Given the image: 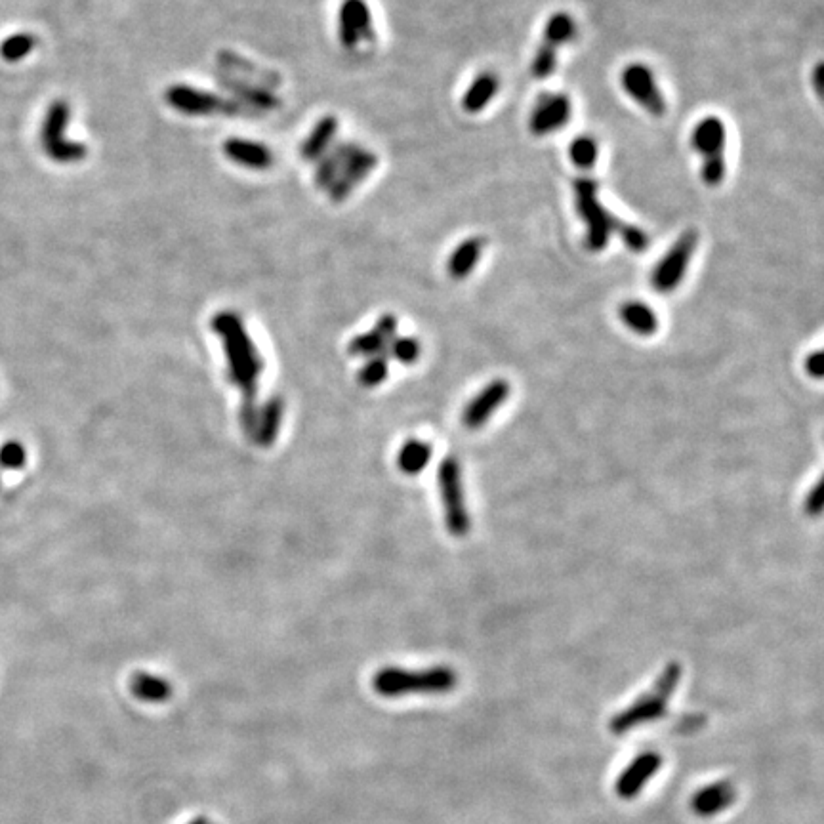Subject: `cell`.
<instances>
[{"label":"cell","instance_id":"obj_30","mask_svg":"<svg viewBox=\"0 0 824 824\" xmlns=\"http://www.w3.org/2000/svg\"><path fill=\"white\" fill-rule=\"evenodd\" d=\"M350 6L351 16L357 25L361 41H374V27H372L371 8L365 0H344Z\"/></svg>","mask_w":824,"mask_h":824},{"label":"cell","instance_id":"obj_29","mask_svg":"<svg viewBox=\"0 0 824 824\" xmlns=\"http://www.w3.org/2000/svg\"><path fill=\"white\" fill-rule=\"evenodd\" d=\"M390 372V361L386 353L372 355L371 359L365 363V367L359 371V382L365 388H376L380 386Z\"/></svg>","mask_w":824,"mask_h":824},{"label":"cell","instance_id":"obj_4","mask_svg":"<svg viewBox=\"0 0 824 824\" xmlns=\"http://www.w3.org/2000/svg\"><path fill=\"white\" fill-rule=\"evenodd\" d=\"M598 189V182L588 176H580L573 182L578 218L586 226V247L592 252L607 248L618 222L599 201Z\"/></svg>","mask_w":824,"mask_h":824},{"label":"cell","instance_id":"obj_6","mask_svg":"<svg viewBox=\"0 0 824 824\" xmlns=\"http://www.w3.org/2000/svg\"><path fill=\"white\" fill-rule=\"evenodd\" d=\"M71 121V107L65 100L50 103L41 126V145L44 155L60 165L79 163L86 157V145L65 138Z\"/></svg>","mask_w":824,"mask_h":824},{"label":"cell","instance_id":"obj_37","mask_svg":"<svg viewBox=\"0 0 824 824\" xmlns=\"http://www.w3.org/2000/svg\"><path fill=\"white\" fill-rule=\"evenodd\" d=\"M823 359V350H817L805 359V371H807L809 376H813V378H817V380H819V378H823Z\"/></svg>","mask_w":824,"mask_h":824},{"label":"cell","instance_id":"obj_18","mask_svg":"<svg viewBox=\"0 0 824 824\" xmlns=\"http://www.w3.org/2000/svg\"><path fill=\"white\" fill-rule=\"evenodd\" d=\"M283 416H285L283 397L281 395L269 397L268 401L258 409V424H256V432L252 435V441L262 449H269L279 437Z\"/></svg>","mask_w":824,"mask_h":824},{"label":"cell","instance_id":"obj_13","mask_svg":"<svg viewBox=\"0 0 824 824\" xmlns=\"http://www.w3.org/2000/svg\"><path fill=\"white\" fill-rule=\"evenodd\" d=\"M376 165H378L376 155H374L372 151H369V149L355 144L350 157H348V161L344 163L340 174L336 176V180H334L332 186L329 187L332 203H342V201H346V199L350 197L351 191L371 174L372 170L376 168Z\"/></svg>","mask_w":824,"mask_h":824},{"label":"cell","instance_id":"obj_17","mask_svg":"<svg viewBox=\"0 0 824 824\" xmlns=\"http://www.w3.org/2000/svg\"><path fill=\"white\" fill-rule=\"evenodd\" d=\"M737 798V788L731 781L708 784L695 792L691 798V809L697 817L710 819L723 813Z\"/></svg>","mask_w":824,"mask_h":824},{"label":"cell","instance_id":"obj_14","mask_svg":"<svg viewBox=\"0 0 824 824\" xmlns=\"http://www.w3.org/2000/svg\"><path fill=\"white\" fill-rule=\"evenodd\" d=\"M510 382L496 378L491 384H487L481 392L475 395L474 399L466 405L462 422L468 430H479L483 428L504 403L510 397Z\"/></svg>","mask_w":824,"mask_h":824},{"label":"cell","instance_id":"obj_8","mask_svg":"<svg viewBox=\"0 0 824 824\" xmlns=\"http://www.w3.org/2000/svg\"><path fill=\"white\" fill-rule=\"evenodd\" d=\"M577 37V23L571 14L556 12L544 25V35L531 63V73L538 81L550 79L557 69V54L561 46Z\"/></svg>","mask_w":824,"mask_h":824},{"label":"cell","instance_id":"obj_35","mask_svg":"<svg viewBox=\"0 0 824 824\" xmlns=\"http://www.w3.org/2000/svg\"><path fill=\"white\" fill-rule=\"evenodd\" d=\"M233 88L237 90V94L241 98H245L248 103H252L254 107H262V109H277L279 107V98L269 94L262 88H254V86H247V84H233Z\"/></svg>","mask_w":824,"mask_h":824},{"label":"cell","instance_id":"obj_21","mask_svg":"<svg viewBox=\"0 0 824 824\" xmlns=\"http://www.w3.org/2000/svg\"><path fill=\"white\" fill-rule=\"evenodd\" d=\"M500 81L498 75L493 71H483L474 79V83L468 86V90L462 96V107L466 113L475 115L481 113L489 103L493 102L498 94Z\"/></svg>","mask_w":824,"mask_h":824},{"label":"cell","instance_id":"obj_20","mask_svg":"<svg viewBox=\"0 0 824 824\" xmlns=\"http://www.w3.org/2000/svg\"><path fill=\"white\" fill-rule=\"evenodd\" d=\"M338 132V119L336 117H323L313 126L308 138L300 147V157L306 163H317L334 142V136Z\"/></svg>","mask_w":824,"mask_h":824},{"label":"cell","instance_id":"obj_28","mask_svg":"<svg viewBox=\"0 0 824 824\" xmlns=\"http://www.w3.org/2000/svg\"><path fill=\"white\" fill-rule=\"evenodd\" d=\"M569 155L571 161L577 168L582 170H590L592 166L598 163L599 159V145L592 136H577L573 140V144L569 147Z\"/></svg>","mask_w":824,"mask_h":824},{"label":"cell","instance_id":"obj_31","mask_svg":"<svg viewBox=\"0 0 824 824\" xmlns=\"http://www.w3.org/2000/svg\"><path fill=\"white\" fill-rule=\"evenodd\" d=\"M615 233H617L618 237L622 239V243L630 248L632 252H645V250L649 248V245H651L649 235H647L641 227L626 224V222H622V220H618Z\"/></svg>","mask_w":824,"mask_h":824},{"label":"cell","instance_id":"obj_12","mask_svg":"<svg viewBox=\"0 0 824 824\" xmlns=\"http://www.w3.org/2000/svg\"><path fill=\"white\" fill-rule=\"evenodd\" d=\"M571 115L573 103L567 94H544L538 98L531 111L529 130L536 138L554 134L563 126H567Z\"/></svg>","mask_w":824,"mask_h":824},{"label":"cell","instance_id":"obj_40","mask_svg":"<svg viewBox=\"0 0 824 824\" xmlns=\"http://www.w3.org/2000/svg\"><path fill=\"white\" fill-rule=\"evenodd\" d=\"M0 485H2V474H0Z\"/></svg>","mask_w":824,"mask_h":824},{"label":"cell","instance_id":"obj_3","mask_svg":"<svg viewBox=\"0 0 824 824\" xmlns=\"http://www.w3.org/2000/svg\"><path fill=\"white\" fill-rule=\"evenodd\" d=\"M681 676H683V668L680 662H668L649 693L641 695L628 708H624L622 712H618L611 718L609 731L620 737V735L630 733L639 725H647L651 721L660 720L668 710V701L674 697L680 685Z\"/></svg>","mask_w":824,"mask_h":824},{"label":"cell","instance_id":"obj_34","mask_svg":"<svg viewBox=\"0 0 824 824\" xmlns=\"http://www.w3.org/2000/svg\"><path fill=\"white\" fill-rule=\"evenodd\" d=\"M338 21H340V42H342V46L346 48V50H355L357 48V44L361 42V37H359V31H357V25H355V21H353V16H351L350 6L344 2L342 4V8H340V16H338Z\"/></svg>","mask_w":824,"mask_h":824},{"label":"cell","instance_id":"obj_33","mask_svg":"<svg viewBox=\"0 0 824 824\" xmlns=\"http://www.w3.org/2000/svg\"><path fill=\"white\" fill-rule=\"evenodd\" d=\"M27 462V451L20 441H6L0 447V468L2 470H21Z\"/></svg>","mask_w":824,"mask_h":824},{"label":"cell","instance_id":"obj_7","mask_svg":"<svg viewBox=\"0 0 824 824\" xmlns=\"http://www.w3.org/2000/svg\"><path fill=\"white\" fill-rule=\"evenodd\" d=\"M437 485L445 512V525L451 535L464 538L470 533V514L462 487V468L454 456L443 458L437 470Z\"/></svg>","mask_w":824,"mask_h":824},{"label":"cell","instance_id":"obj_26","mask_svg":"<svg viewBox=\"0 0 824 824\" xmlns=\"http://www.w3.org/2000/svg\"><path fill=\"white\" fill-rule=\"evenodd\" d=\"M433 449L422 439H409L397 456V466L405 475H418L432 460Z\"/></svg>","mask_w":824,"mask_h":824},{"label":"cell","instance_id":"obj_16","mask_svg":"<svg viewBox=\"0 0 824 824\" xmlns=\"http://www.w3.org/2000/svg\"><path fill=\"white\" fill-rule=\"evenodd\" d=\"M397 317L392 313L382 315L374 329L369 332H363L359 336H355L348 346V351L353 357H372V355H380L386 353L388 346L392 344L393 338L397 336Z\"/></svg>","mask_w":824,"mask_h":824},{"label":"cell","instance_id":"obj_22","mask_svg":"<svg viewBox=\"0 0 824 824\" xmlns=\"http://www.w3.org/2000/svg\"><path fill=\"white\" fill-rule=\"evenodd\" d=\"M620 321L639 336L647 338L659 330V317L653 308L641 300H628L618 309Z\"/></svg>","mask_w":824,"mask_h":824},{"label":"cell","instance_id":"obj_24","mask_svg":"<svg viewBox=\"0 0 824 824\" xmlns=\"http://www.w3.org/2000/svg\"><path fill=\"white\" fill-rule=\"evenodd\" d=\"M355 144L351 142H338L330 145L329 151L317 161L315 168V184L319 189H329L336 176L340 174L342 166L348 161Z\"/></svg>","mask_w":824,"mask_h":824},{"label":"cell","instance_id":"obj_32","mask_svg":"<svg viewBox=\"0 0 824 824\" xmlns=\"http://www.w3.org/2000/svg\"><path fill=\"white\" fill-rule=\"evenodd\" d=\"M388 351H390V355L395 357L397 361H401V363H405V365H411V363L418 361V357H420V353H422V348H420V342H418L416 338L395 336L392 344L388 346Z\"/></svg>","mask_w":824,"mask_h":824},{"label":"cell","instance_id":"obj_19","mask_svg":"<svg viewBox=\"0 0 824 824\" xmlns=\"http://www.w3.org/2000/svg\"><path fill=\"white\" fill-rule=\"evenodd\" d=\"M224 153L229 161L247 166L252 170H268L275 161L268 145L250 142L243 138H229L224 144Z\"/></svg>","mask_w":824,"mask_h":824},{"label":"cell","instance_id":"obj_38","mask_svg":"<svg viewBox=\"0 0 824 824\" xmlns=\"http://www.w3.org/2000/svg\"><path fill=\"white\" fill-rule=\"evenodd\" d=\"M813 84H815V92L819 94V96H823L824 92V65L823 63H817V67H815V71H813Z\"/></svg>","mask_w":824,"mask_h":824},{"label":"cell","instance_id":"obj_5","mask_svg":"<svg viewBox=\"0 0 824 824\" xmlns=\"http://www.w3.org/2000/svg\"><path fill=\"white\" fill-rule=\"evenodd\" d=\"M691 145L701 157V178L708 187L721 186L727 174L725 145L727 130L720 117L708 115L701 119L691 136Z\"/></svg>","mask_w":824,"mask_h":824},{"label":"cell","instance_id":"obj_23","mask_svg":"<svg viewBox=\"0 0 824 824\" xmlns=\"http://www.w3.org/2000/svg\"><path fill=\"white\" fill-rule=\"evenodd\" d=\"M483 248H485V239L481 237H468L454 248L449 264H447L449 275L454 281H464L477 268Z\"/></svg>","mask_w":824,"mask_h":824},{"label":"cell","instance_id":"obj_36","mask_svg":"<svg viewBox=\"0 0 824 824\" xmlns=\"http://www.w3.org/2000/svg\"><path fill=\"white\" fill-rule=\"evenodd\" d=\"M823 493V481L819 479V481L813 485V489L805 496V514L811 515V517H817V515L823 512Z\"/></svg>","mask_w":824,"mask_h":824},{"label":"cell","instance_id":"obj_2","mask_svg":"<svg viewBox=\"0 0 824 824\" xmlns=\"http://www.w3.org/2000/svg\"><path fill=\"white\" fill-rule=\"evenodd\" d=\"M458 676L451 666H432L424 670H405L386 666L372 678V689L386 699L407 695H445L454 691Z\"/></svg>","mask_w":824,"mask_h":824},{"label":"cell","instance_id":"obj_25","mask_svg":"<svg viewBox=\"0 0 824 824\" xmlns=\"http://www.w3.org/2000/svg\"><path fill=\"white\" fill-rule=\"evenodd\" d=\"M130 693L144 702H165L172 697V685L168 681L147 674V672H136L130 678Z\"/></svg>","mask_w":824,"mask_h":824},{"label":"cell","instance_id":"obj_15","mask_svg":"<svg viewBox=\"0 0 824 824\" xmlns=\"http://www.w3.org/2000/svg\"><path fill=\"white\" fill-rule=\"evenodd\" d=\"M662 765V758L657 752H643L638 758L618 775L615 783V792L620 800H634L641 794V790L657 775Z\"/></svg>","mask_w":824,"mask_h":824},{"label":"cell","instance_id":"obj_1","mask_svg":"<svg viewBox=\"0 0 824 824\" xmlns=\"http://www.w3.org/2000/svg\"><path fill=\"white\" fill-rule=\"evenodd\" d=\"M212 330L220 336L227 359V378L241 395V403H256L258 380L264 374V357L254 346L243 319L233 311L212 317Z\"/></svg>","mask_w":824,"mask_h":824},{"label":"cell","instance_id":"obj_39","mask_svg":"<svg viewBox=\"0 0 824 824\" xmlns=\"http://www.w3.org/2000/svg\"><path fill=\"white\" fill-rule=\"evenodd\" d=\"M187 824H210V821H208V819H206V817H197V819H193V821H191V823H187Z\"/></svg>","mask_w":824,"mask_h":824},{"label":"cell","instance_id":"obj_11","mask_svg":"<svg viewBox=\"0 0 824 824\" xmlns=\"http://www.w3.org/2000/svg\"><path fill=\"white\" fill-rule=\"evenodd\" d=\"M622 90L643 107L649 115L662 117L666 113V100L660 92L659 84L655 81V73L651 67L643 63H630L620 73Z\"/></svg>","mask_w":824,"mask_h":824},{"label":"cell","instance_id":"obj_27","mask_svg":"<svg viewBox=\"0 0 824 824\" xmlns=\"http://www.w3.org/2000/svg\"><path fill=\"white\" fill-rule=\"evenodd\" d=\"M35 37L29 33H16L4 39L0 44V58L4 62L18 63L27 58L35 50Z\"/></svg>","mask_w":824,"mask_h":824},{"label":"cell","instance_id":"obj_10","mask_svg":"<svg viewBox=\"0 0 824 824\" xmlns=\"http://www.w3.org/2000/svg\"><path fill=\"white\" fill-rule=\"evenodd\" d=\"M165 100L172 109L184 115H214V113H226L235 115L239 113L241 105L235 102H226L218 94L199 90L187 84H174L166 88Z\"/></svg>","mask_w":824,"mask_h":824},{"label":"cell","instance_id":"obj_9","mask_svg":"<svg viewBox=\"0 0 824 824\" xmlns=\"http://www.w3.org/2000/svg\"><path fill=\"white\" fill-rule=\"evenodd\" d=\"M699 245V233L695 229L683 231L678 241L662 256L659 264L651 273V287L659 294H670L678 289L685 273L693 260V254Z\"/></svg>","mask_w":824,"mask_h":824}]
</instances>
